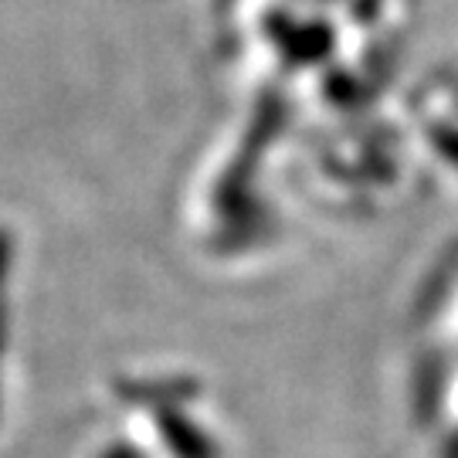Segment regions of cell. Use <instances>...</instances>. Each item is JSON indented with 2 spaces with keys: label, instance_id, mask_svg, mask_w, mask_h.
<instances>
[{
  "label": "cell",
  "instance_id": "obj_1",
  "mask_svg": "<svg viewBox=\"0 0 458 458\" xmlns=\"http://www.w3.org/2000/svg\"><path fill=\"white\" fill-rule=\"evenodd\" d=\"M160 431H166V438L174 442V452L181 458H211V445L204 435H197L191 425L177 421L174 414L166 418V425H160Z\"/></svg>",
  "mask_w": 458,
  "mask_h": 458
}]
</instances>
